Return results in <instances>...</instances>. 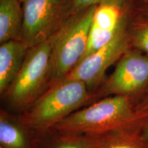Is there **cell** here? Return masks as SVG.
Segmentation results:
<instances>
[{
    "mask_svg": "<svg viewBox=\"0 0 148 148\" xmlns=\"http://www.w3.org/2000/svg\"><path fill=\"white\" fill-rule=\"evenodd\" d=\"M147 120L130 98L112 95L75 111L54 128L64 137L99 136L118 130H140Z\"/></svg>",
    "mask_w": 148,
    "mask_h": 148,
    "instance_id": "obj_1",
    "label": "cell"
},
{
    "mask_svg": "<svg viewBox=\"0 0 148 148\" xmlns=\"http://www.w3.org/2000/svg\"><path fill=\"white\" fill-rule=\"evenodd\" d=\"M95 97L82 81L64 78L49 86L29 107L22 122L36 130H47Z\"/></svg>",
    "mask_w": 148,
    "mask_h": 148,
    "instance_id": "obj_2",
    "label": "cell"
},
{
    "mask_svg": "<svg viewBox=\"0 0 148 148\" xmlns=\"http://www.w3.org/2000/svg\"><path fill=\"white\" fill-rule=\"evenodd\" d=\"M97 6L73 12L53 35L50 86L65 78L84 56Z\"/></svg>",
    "mask_w": 148,
    "mask_h": 148,
    "instance_id": "obj_3",
    "label": "cell"
},
{
    "mask_svg": "<svg viewBox=\"0 0 148 148\" xmlns=\"http://www.w3.org/2000/svg\"><path fill=\"white\" fill-rule=\"evenodd\" d=\"M53 36L29 48L22 66L3 95L18 110L29 108L50 86Z\"/></svg>",
    "mask_w": 148,
    "mask_h": 148,
    "instance_id": "obj_4",
    "label": "cell"
},
{
    "mask_svg": "<svg viewBox=\"0 0 148 148\" xmlns=\"http://www.w3.org/2000/svg\"><path fill=\"white\" fill-rule=\"evenodd\" d=\"M21 40L30 48L58 32L73 13L72 0H25Z\"/></svg>",
    "mask_w": 148,
    "mask_h": 148,
    "instance_id": "obj_5",
    "label": "cell"
},
{
    "mask_svg": "<svg viewBox=\"0 0 148 148\" xmlns=\"http://www.w3.org/2000/svg\"><path fill=\"white\" fill-rule=\"evenodd\" d=\"M148 90V55L130 49L118 60L114 71L95 97L125 96L136 104Z\"/></svg>",
    "mask_w": 148,
    "mask_h": 148,
    "instance_id": "obj_6",
    "label": "cell"
},
{
    "mask_svg": "<svg viewBox=\"0 0 148 148\" xmlns=\"http://www.w3.org/2000/svg\"><path fill=\"white\" fill-rule=\"evenodd\" d=\"M129 25L122 27L110 42L82 59L65 78L82 81L94 94V90L100 84L106 70L117 62L130 49Z\"/></svg>",
    "mask_w": 148,
    "mask_h": 148,
    "instance_id": "obj_7",
    "label": "cell"
},
{
    "mask_svg": "<svg viewBox=\"0 0 148 148\" xmlns=\"http://www.w3.org/2000/svg\"><path fill=\"white\" fill-rule=\"evenodd\" d=\"M134 1L116 0L97 5L92 17L87 48L82 60L110 42L122 27L128 25L134 13Z\"/></svg>",
    "mask_w": 148,
    "mask_h": 148,
    "instance_id": "obj_8",
    "label": "cell"
},
{
    "mask_svg": "<svg viewBox=\"0 0 148 148\" xmlns=\"http://www.w3.org/2000/svg\"><path fill=\"white\" fill-rule=\"evenodd\" d=\"M29 48L21 40H12L0 46V92L4 95L17 75Z\"/></svg>",
    "mask_w": 148,
    "mask_h": 148,
    "instance_id": "obj_9",
    "label": "cell"
},
{
    "mask_svg": "<svg viewBox=\"0 0 148 148\" xmlns=\"http://www.w3.org/2000/svg\"><path fill=\"white\" fill-rule=\"evenodd\" d=\"M20 0H0V43L21 40L23 21Z\"/></svg>",
    "mask_w": 148,
    "mask_h": 148,
    "instance_id": "obj_10",
    "label": "cell"
},
{
    "mask_svg": "<svg viewBox=\"0 0 148 148\" xmlns=\"http://www.w3.org/2000/svg\"><path fill=\"white\" fill-rule=\"evenodd\" d=\"M140 130H118L95 138L97 148H148Z\"/></svg>",
    "mask_w": 148,
    "mask_h": 148,
    "instance_id": "obj_11",
    "label": "cell"
},
{
    "mask_svg": "<svg viewBox=\"0 0 148 148\" xmlns=\"http://www.w3.org/2000/svg\"><path fill=\"white\" fill-rule=\"evenodd\" d=\"M0 143L3 148H28L23 129L3 111L0 116Z\"/></svg>",
    "mask_w": 148,
    "mask_h": 148,
    "instance_id": "obj_12",
    "label": "cell"
},
{
    "mask_svg": "<svg viewBox=\"0 0 148 148\" xmlns=\"http://www.w3.org/2000/svg\"><path fill=\"white\" fill-rule=\"evenodd\" d=\"M130 49L148 55V18L135 12L128 29Z\"/></svg>",
    "mask_w": 148,
    "mask_h": 148,
    "instance_id": "obj_13",
    "label": "cell"
},
{
    "mask_svg": "<svg viewBox=\"0 0 148 148\" xmlns=\"http://www.w3.org/2000/svg\"><path fill=\"white\" fill-rule=\"evenodd\" d=\"M69 136L53 148H97L95 138L87 136Z\"/></svg>",
    "mask_w": 148,
    "mask_h": 148,
    "instance_id": "obj_14",
    "label": "cell"
},
{
    "mask_svg": "<svg viewBox=\"0 0 148 148\" xmlns=\"http://www.w3.org/2000/svg\"><path fill=\"white\" fill-rule=\"evenodd\" d=\"M113 1L116 0H72V5L73 12H75L92 5H99L101 3Z\"/></svg>",
    "mask_w": 148,
    "mask_h": 148,
    "instance_id": "obj_15",
    "label": "cell"
},
{
    "mask_svg": "<svg viewBox=\"0 0 148 148\" xmlns=\"http://www.w3.org/2000/svg\"><path fill=\"white\" fill-rule=\"evenodd\" d=\"M135 12L148 18V0H134Z\"/></svg>",
    "mask_w": 148,
    "mask_h": 148,
    "instance_id": "obj_16",
    "label": "cell"
},
{
    "mask_svg": "<svg viewBox=\"0 0 148 148\" xmlns=\"http://www.w3.org/2000/svg\"><path fill=\"white\" fill-rule=\"evenodd\" d=\"M136 110L148 119V90L136 106Z\"/></svg>",
    "mask_w": 148,
    "mask_h": 148,
    "instance_id": "obj_17",
    "label": "cell"
},
{
    "mask_svg": "<svg viewBox=\"0 0 148 148\" xmlns=\"http://www.w3.org/2000/svg\"><path fill=\"white\" fill-rule=\"evenodd\" d=\"M140 135L143 141L148 145V120L140 130Z\"/></svg>",
    "mask_w": 148,
    "mask_h": 148,
    "instance_id": "obj_18",
    "label": "cell"
},
{
    "mask_svg": "<svg viewBox=\"0 0 148 148\" xmlns=\"http://www.w3.org/2000/svg\"><path fill=\"white\" fill-rule=\"evenodd\" d=\"M20 1H21V2H22V3H23L24 2V1H25V0H20Z\"/></svg>",
    "mask_w": 148,
    "mask_h": 148,
    "instance_id": "obj_19",
    "label": "cell"
},
{
    "mask_svg": "<svg viewBox=\"0 0 148 148\" xmlns=\"http://www.w3.org/2000/svg\"><path fill=\"white\" fill-rule=\"evenodd\" d=\"M0 148H3V147H0Z\"/></svg>",
    "mask_w": 148,
    "mask_h": 148,
    "instance_id": "obj_20",
    "label": "cell"
}]
</instances>
